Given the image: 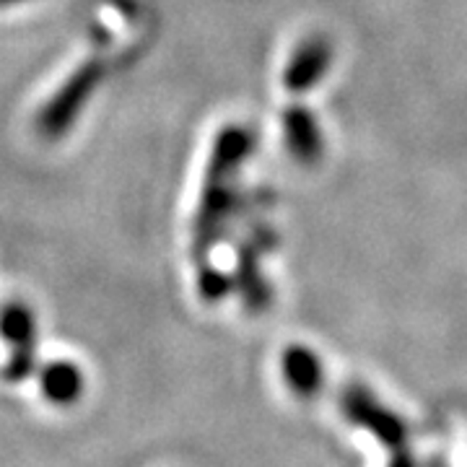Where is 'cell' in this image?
I'll return each mask as SVG.
<instances>
[{"label":"cell","instance_id":"obj_8","mask_svg":"<svg viewBox=\"0 0 467 467\" xmlns=\"http://www.w3.org/2000/svg\"><path fill=\"white\" fill-rule=\"evenodd\" d=\"M39 387L47 400L70 405L84 392V374L73 361H50L39 374Z\"/></svg>","mask_w":467,"mask_h":467},{"label":"cell","instance_id":"obj_9","mask_svg":"<svg viewBox=\"0 0 467 467\" xmlns=\"http://www.w3.org/2000/svg\"><path fill=\"white\" fill-rule=\"evenodd\" d=\"M236 285L244 296V304L250 306L252 312H260L270 304V285L263 278V270L257 263V254L252 247L242 250L239 254V267H236Z\"/></svg>","mask_w":467,"mask_h":467},{"label":"cell","instance_id":"obj_10","mask_svg":"<svg viewBox=\"0 0 467 467\" xmlns=\"http://www.w3.org/2000/svg\"><path fill=\"white\" fill-rule=\"evenodd\" d=\"M234 281L226 275V273H221L216 267H202L201 275H198V288H201V296L205 301H211V304H216L221 301L229 291H232Z\"/></svg>","mask_w":467,"mask_h":467},{"label":"cell","instance_id":"obj_1","mask_svg":"<svg viewBox=\"0 0 467 467\" xmlns=\"http://www.w3.org/2000/svg\"><path fill=\"white\" fill-rule=\"evenodd\" d=\"M254 150V133L244 125L221 128L208 156L201 201L192 221V247L195 254H208L221 242L229 226L236 195H239V171L250 161Z\"/></svg>","mask_w":467,"mask_h":467},{"label":"cell","instance_id":"obj_11","mask_svg":"<svg viewBox=\"0 0 467 467\" xmlns=\"http://www.w3.org/2000/svg\"><path fill=\"white\" fill-rule=\"evenodd\" d=\"M389 467H413V460H410V457H408L405 451H398V454L392 457Z\"/></svg>","mask_w":467,"mask_h":467},{"label":"cell","instance_id":"obj_13","mask_svg":"<svg viewBox=\"0 0 467 467\" xmlns=\"http://www.w3.org/2000/svg\"><path fill=\"white\" fill-rule=\"evenodd\" d=\"M434 467H436V465H434Z\"/></svg>","mask_w":467,"mask_h":467},{"label":"cell","instance_id":"obj_4","mask_svg":"<svg viewBox=\"0 0 467 467\" xmlns=\"http://www.w3.org/2000/svg\"><path fill=\"white\" fill-rule=\"evenodd\" d=\"M0 335L8 340L11 356L5 364V379L18 382L26 379L34 368V350H36V319L24 301H8L0 309Z\"/></svg>","mask_w":467,"mask_h":467},{"label":"cell","instance_id":"obj_2","mask_svg":"<svg viewBox=\"0 0 467 467\" xmlns=\"http://www.w3.org/2000/svg\"><path fill=\"white\" fill-rule=\"evenodd\" d=\"M104 78H107V70L97 57L84 60L73 67L66 81L52 91L50 99L39 107L36 119H34L36 135L50 143L66 138L67 130L78 122L81 112L88 107V101L94 99Z\"/></svg>","mask_w":467,"mask_h":467},{"label":"cell","instance_id":"obj_7","mask_svg":"<svg viewBox=\"0 0 467 467\" xmlns=\"http://www.w3.org/2000/svg\"><path fill=\"white\" fill-rule=\"evenodd\" d=\"M281 374L288 389L299 398H317L325 384V367L317 350L294 343L281 356Z\"/></svg>","mask_w":467,"mask_h":467},{"label":"cell","instance_id":"obj_5","mask_svg":"<svg viewBox=\"0 0 467 467\" xmlns=\"http://www.w3.org/2000/svg\"><path fill=\"white\" fill-rule=\"evenodd\" d=\"M335 63L333 42L325 34H309L288 55L284 66V86L291 94H306L317 88Z\"/></svg>","mask_w":467,"mask_h":467},{"label":"cell","instance_id":"obj_6","mask_svg":"<svg viewBox=\"0 0 467 467\" xmlns=\"http://www.w3.org/2000/svg\"><path fill=\"white\" fill-rule=\"evenodd\" d=\"M285 150L301 167H315L325 156V130L315 109L304 104H288L281 115Z\"/></svg>","mask_w":467,"mask_h":467},{"label":"cell","instance_id":"obj_3","mask_svg":"<svg viewBox=\"0 0 467 467\" xmlns=\"http://www.w3.org/2000/svg\"><path fill=\"white\" fill-rule=\"evenodd\" d=\"M340 410L350 423L367 429L389 450H402L408 439V426L395 410H389L364 384L350 382L340 395Z\"/></svg>","mask_w":467,"mask_h":467},{"label":"cell","instance_id":"obj_12","mask_svg":"<svg viewBox=\"0 0 467 467\" xmlns=\"http://www.w3.org/2000/svg\"><path fill=\"white\" fill-rule=\"evenodd\" d=\"M18 3H29V0H0V8H11V5H18Z\"/></svg>","mask_w":467,"mask_h":467}]
</instances>
